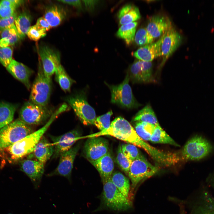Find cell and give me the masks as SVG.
Segmentation results:
<instances>
[{"label":"cell","instance_id":"cell-5","mask_svg":"<svg viewBox=\"0 0 214 214\" xmlns=\"http://www.w3.org/2000/svg\"><path fill=\"white\" fill-rule=\"evenodd\" d=\"M33 132L29 125L18 119L0 129V148H7Z\"/></svg>","mask_w":214,"mask_h":214},{"label":"cell","instance_id":"cell-8","mask_svg":"<svg viewBox=\"0 0 214 214\" xmlns=\"http://www.w3.org/2000/svg\"><path fill=\"white\" fill-rule=\"evenodd\" d=\"M213 148L208 140L201 136L196 135L190 139L184 146L182 157L186 160H199L208 155Z\"/></svg>","mask_w":214,"mask_h":214},{"label":"cell","instance_id":"cell-40","mask_svg":"<svg viewBox=\"0 0 214 214\" xmlns=\"http://www.w3.org/2000/svg\"><path fill=\"white\" fill-rule=\"evenodd\" d=\"M46 34V32L38 28L35 25L30 26L26 35L31 40L37 41L45 36Z\"/></svg>","mask_w":214,"mask_h":214},{"label":"cell","instance_id":"cell-29","mask_svg":"<svg viewBox=\"0 0 214 214\" xmlns=\"http://www.w3.org/2000/svg\"><path fill=\"white\" fill-rule=\"evenodd\" d=\"M111 179L121 193L129 199L130 188L129 179L120 172L116 171L112 173Z\"/></svg>","mask_w":214,"mask_h":214},{"label":"cell","instance_id":"cell-37","mask_svg":"<svg viewBox=\"0 0 214 214\" xmlns=\"http://www.w3.org/2000/svg\"><path fill=\"white\" fill-rule=\"evenodd\" d=\"M113 113L112 111L96 118L94 125L100 131L107 129L110 125V118Z\"/></svg>","mask_w":214,"mask_h":214},{"label":"cell","instance_id":"cell-10","mask_svg":"<svg viewBox=\"0 0 214 214\" xmlns=\"http://www.w3.org/2000/svg\"><path fill=\"white\" fill-rule=\"evenodd\" d=\"M158 170L157 167L152 165L144 157L133 161L128 174L131 181L132 189H134L141 181L155 174Z\"/></svg>","mask_w":214,"mask_h":214},{"label":"cell","instance_id":"cell-18","mask_svg":"<svg viewBox=\"0 0 214 214\" xmlns=\"http://www.w3.org/2000/svg\"><path fill=\"white\" fill-rule=\"evenodd\" d=\"M172 26L168 18L162 15H154L150 18L146 28L154 39L160 38Z\"/></svg>","mask_w":214,"mask_h":214},{"label":"cell","instance_id":"cell-46","mask_svg":"<svg viewBox=\"0 0 214 214\" xmlns=\"http://www.w3.org/2000/svg\"><path fill=\"white\" fill-rule=\"evenodd\" d=\"M207 181L214 189V172L209 175L207 179Z\"/></svg>","mask_w":214,"mask_h":214},{"label":"cell","instance_id":"cell-20","mask_svg":"<svg viewBox=\"0 0 214 214\" xmlns=\"http://www.w3.org/2000/svg\"><path fill=\"white\" fill-rule=\"evenodd\" d=\"M162 38V36L156 42L140 47L133 53V56L139 60L147 62H151L161 56Z\"/></svg>","mask_w":214,"mask_h":214},{"label":"cell","instance_id":"cell-47","mask_svg":"<svg viewBox=\"0 0 214 214\" xmlns=\"http://www.w3.org/2000/svg\"><path fill=\"white\" fill-rule=\"evenodd\" d=\"M10 1L15 5L16 7L21 5L24 1H23L19 0H10Z\"/></svg>","mask_w":214,"mask_h":214},{"label":"cell","instance_id":"cell-23","mask_svg":"<svg viewBox=\"0 0 214 214\" xmlns=\"http://www.w3.org/2000/svg\"><path fill=\"white\" fill-rule=\"evenodd\" d=\"M192 214H214V198L208 192H202Z\"/></svg>","mask_w":214,"mask_h":214},{"label":"cell","instance_id":"cell-31","mask_svg":"<svg viewBox=\"0 0 214 214\" xmlns=\"http://www.w3.org/2000/svg\"><path fill=\"white\" fill-rule=\"evenodd\" d=\"M137 24L135 22L122 25L117 33V36L123 39L127 44H130L134 40Z\"/></svg>","mask_w":214,"mask_h":214},{"label":"cell","instance_id":"cell-44","mask_svg":"<svg viewBox=\"0 0 214 214\" xmlns=\"http://www.w3.org/2000/svg\"><path fill=\"white\" fill-rule=\"evenodd\" d=\"M58 1L78 9H81V3L80 0H59Z\"/></svg>","mask_w":214,"mask_h":214},{"label":"cell","instance_id":"cell-2","mask_svg":"<svg viewBox=\"0 0 214 214\" xmlns=\"http://www.w3.org/2000/svg\"><path fill=\"white\" fill-rule=\"evenodd\" d=\"M110 136L138 147L141 139L136 133L135 129L130 123L123 118L117 117L111 123L108 129L94 134L84 138Z\"/></svg>","mask_w":214,"mask_h":214},{"label":"cell","instance_id":"cell-6","mask_svg":"<svg viewBox=\"0 0 214 214\" xmlns=\"http://www.w3.org/2000/svg\"><path fill=\"white\" fill-rule=\"evenodd\" d=\"M53 111L52 108L47 106L40 105L29 100L21 108L19 119L29 126L39 125L50 118L54 112Z\"/></svg>","mask_w":214,"mask_h":214},{"label":"cell","instance_id":"cell-21","mask_svg":"<svg viewBox=\"0 0 214 214\" xmlns=\"http://www.w3.org/2000/svg\"><path fill=\"white\" fill-rule=\"evenodd\" d=\"M54 148L52 143H50L43 136L36 146L33 152L29 155L28 158L32 159L33 157L36 160L44 165L53 155Z\"/></svg>","mask_w":214,"mask_h":214},{"label":"cell","instance_id":"cell-1","mask_svg":"<svg viewBox=\"0 0 214 214\" xmlns=\"http://www.w3.org/2000/svg\"><path fill=\"white\" fill-rule=\"evenodd\" d=\"M67 106L62 104L53 112L48 122L42 128L33 132L24 138L6 148L10 159L17 160L32 153L36 146L50 125L57 117L66 111Z\"/></svg>","mask_w":214,"mask_h":214},{"label":"cell","instance_id":"cell-49","mask_svg":"<svg viewBox=\"0 0 214 214\" xmlns=\"http://www.w3.org/2000/svg\"></svg>","mask_w":214,"mask_h":214},{"label":"cell","instance_id":"cell-43","mask_svg":"<svg viewBox=\"0 0 214 214\" xmlns=\"http://www.w3.org/2000/svg\"><path fill=\"white\" fill-rule=\"evenodd\" d=\"M35 25L38 28L45 32L49 30L51 28L43 17L39 18Z\"/></svg>","mask_w":214,"mask_h":214},{"label":"cell","instance_id":"cell-26","mask_svg":"<svg viewBox=\"0 0 214 214\" xmlns=\"http://www.w3.org/2000/svg\"><path fill=\"white\" fill-rule=\"evenodd\" d=\"M18 107L16 104L4 102H0V129L12 122Z\"/></svg>","mask_w":214,"mask_h":214},{"label":"cell","instance_id":"cell-36","mask_svg":"<svg viewBox=\"0 0 214 214\" xmlns=\"http://www.w3.org/2000/svg\"><path fill=\"white\" fill-rule=\"evenodd\" d=\"M17 7L10 0L0 1V18L8 17L14 14Z\"/></svg>","mask_w":214,"mask_h":214},{"label":"cell","instance_id":"cell-16","mask_svg":"<svg viewBox=\"0 0 214 214\" xmlns=\"http://www.w3.org/2000/svg\"><path fill=\"white\" fill-rule=\"evenodd\" d=\"M44 164L37 160L28 158L21 163V170L30 179L34 188L38 189L44 171Z\"/></svg>","mask_w":214,"mask_h":214},{"label":"cell","instance_id":"cell-48","mask_svg":"<svg viewBox=\"0 0 214 214\" xmlns=\"http://www.w3.org/2000/svg\"><path fill=\"white\" fill-rule=\"evenodd\" d=\"M180 214H187L183 206L180 207Z\"/></svg>","mask_w":214,"mask_h":214},{"label":"cell","instance_id":"cell-22","mask_svg":"<svg viewBox=\"0 0 214 214\" xmlns=\"http://www.w3.org/2000/svg\"><path fill=\"white\" fill-rule=\"evenodd\" d=\"M89 161L99 172L102 182L111 177L114 169V164L109 152L97 160Z\"/></svg>","mask_w":214,"mask_h":214},{"label":"cell","instance_id":"cell-39","mask_svg":"<svg viewBox=\"0 0 214 214\" xmlns=\"http://www.w3.org/2000/svg\"><path fill=\"white\" fill-rule=\"evenodd\" d=\"M13 51L11 47H0V62L6 67L12 60Z\"/></svg>","mask_w":214,"mask_h":214},{"label":"cell","instance_id":"cell-41","mask_svg":"<svg viewBox=\"0 0 214 214\" xmlns=\"http://www.w3.org/2000/svg\"><path fill=\"white\" fill-rule=\"evenodd\" d=\"M135 130L138 136L143 140L150 141L151 134L147 130L144 122H136L135 125Z\"/></svg>","mask_w":214,"mask_h":214},{"label":"cell","instance_id":"cell-15","mask_svg":"<svg viewBox=\"0 0 214 214\" xmlns=\"http://www.w3.org/2000/svg\"><path fill=\"white\" fill-rule=\"evenodd\" d=\"M54 148L53 157H59L63 153L71 148L77 140L81 139L79 132L73 130L58 136H50Z\"/></svg>","mask_w":214,"mask_h":214},{"label":"cell","instance_id":"cell-27","mask_svg":"<svg viewBox=\"0 0 214 214\" xmlns=\"http://www.w3.org/2000/svg\"><path fill=\"white\" fill-rule=\"evenodd\" d=\"M1 39L0 47H5L16 44L20 39L15 24L0 31Z\"/></svg>","mask_w":214,"mask_h":214},{"label":"cell","instance_id":"cell-19","mask_svg":"<svg viewBox=\"0 0 214 214\" xmlns=\"http://www.w3.org/2000/svg\"><path fill=\"white\" fill-rule=\"evenodd\" d=\"M6 68L14 78L23 83L28 89H30L31 87L30 78L33 73L32 69L14 59Z\"/></svg>","mask_w":214,"mask_h":214},{"label":"cell","instance_id":"cell-3","mask_svg":"<svg viewBox=\"0 0 214 214\" xmlns=\"http://www.w3.org/2000/svg\"><path fill=\"white\" fill-rule=\"evenodd\" d=\"M52 89L51 78H48L40 62L37 76L31 87L29 100L37 104L47 106Z\"/></svg>","mask_w":214,"mask_h":214},{"label":"cell","instance_id":"cell-17","mask_svg":"<svg viewBox=\"0 0 214 214\" xmlns=\"http://www.w3.org/2000/svg\"><path fill=\"white\" fill-rule=\"evenodd\" d=\"M161 48L163 62L176 50L180 44L182 37L172 27L162 36Z\"/></svg>","mask_w":214,"mask_h":214},{"label":"cell","instance_id":"cell-30","mask_svg":"<svg viewBox=\"0 0 214 214\" xmlns=\"http://www.w3.org/2000/svg\"><path fill=\"white\" fill-rule=\"evenodd\" d=\"M31 17L28 12L24 11L17 15L15 21V25L20 39L25 37L30 27Z\"/></svg>","mask_w":214,"mask_h":214},{"label":"cell","instance_id":"cell-14","mask_svg":"<svg viewBox=\"0 0 214 214\" xmlns=\"http://www.w3.org/2000/svg\"><path fill=\"white\" fill-rule=\"evenodd\" d=\"M38 52L44 73L48 78H51L57 67L61 64L60 54L46 45L40 46Z\"/></svg>","mask_w":214,"mask_h":214},{"label":"cell","instance_id":"cell-24","mask_svg":"<svg viewBox=\"0 0 214 214\" xmlns=\"http://www.w3.org/2000/svg\"><path fill=\"white\" fill-rule=\"evenodd\" d=\"M66 16V13L64 9L54 5L46 9L43 17L51 28L59 25Z\"/></svg>","mask_w":214,"mask_h":214},{"label":"cell","instance_id":"cell-32","mask_svg":"<svg viewBox=\"0 0 214 214\" xmlns=\"http://www.w3.org/2000/svg\"><path fill=\"white\" fill-rule=\"evenodd\" d=\"M150 141L154 143L168 144L180 147V145L169 135L160 125L155 127L150 136Z\"/></svg>","mask_w":214,"mask_h":214},{"label":"cell","instance_id":"cell-12","mask_svg":"<svg viewBox=\"0 0 214 214\" xmlns=\"http://www.w3.org/2000/svg\"><path fill=\"white\" fill-rule=\"evenodd\" d=\"M79 148L80 145L78 144L61 154L57 166L48 176L59 175L67 178L70 181L74 161Z\"/></svg>","mask_w":214,"mask_h":214},{"label":"cell","instance_id":"cell-42","mask_svg":"<svg viewBox=\"0 0 214 214\" xmlns=\"http://www.w3.org/2000/svg\"><path fill=\"white\" fill-rule=\"evenodd\" d=\"M17 15L15 12L8 17L0 18V31L8 28L14 24Z\"/></svg>","mask_w":214,"mask_h":214},{"label":"cell","instance_id":"cell-4","mask_svg":"<svg viewBox=\"0 0 214 214\" xmlns=\"http://www.w3.org/2000/svg\"><path fill=\"white\" fill-rule=\"evenodd\" d=\"M103 188L102 200L106 208L115 211H123L129 209L131 203L117 189L111 177L103 182Z\"/></svg>","mask_w":214,"mask_h":214},{"label":"cell","instance_id":"cell-38","mask_svg":"<svg viewBox=\"0 0 214 214\" xmlns=\"http://www.w3.org/2000/svg\"><path fill=\"white\" fill-rule=\"evenodd\" d=\"M116 160L121 169L126 174H128L132 162L128 160L124 155L122 152L120 145H119L118 147Z\"/></svg>","mask_w":214,"mask_h":214},{"label":"cell","instance_id":"cell-25","mask_svg":"<svg viewBox=\"0 0 214 214\" xmlns=\"http://www.w3.org/2000/svg\"><path fill=\"white\" fill-rule=\"evenodd\" d=\"M117 17L119 24L122 25L139 19L141 15L138 7L128 4L124 6L119 10Z\"/></svg>","mask_w":214,"mask_h":214},{"label":"cell","instance_id":"cell-35","mask_svg":"<svg viewBox=\"0 0 214 214\" xmlns=\"http://www.w3.org/2000/svg\"><path fill=\"white\" fill-rule=\"evenodd\" d=\"M121 146L123 154L131 162L137 158L144 157L135 145L125 144H122Z\"/></svg>","mask_w":214,"mask_h":214},{"label":"cell","instance_id":"cell-9","mask_svg":"<svg viewBox=\"0 0 214 214\" xmlns=\"http://www.w3.org/2000/svg\"><path fill=\"white\" fill-rule=\"evenodd\" d=\"M66 100L84 125H94L96 118L95 111L88 103L83 93L70 96Z\"/></svg>","mask_w":214,"mask_h":214},{"label":"cell","instance_id":"cell-7","mask_svg":"<svg viewBox=\"0 0 214 214\" xmlns=\"http://www.w3.org/2000/svg\"><path fill=\"white\" fill-rule=\"evenodd\" d=\"M130 80L128 73L123 82L117 85H110L106 83L111 93V102L128 109L136 108L141 106L136 100L129 84Z\"/></svg>","mask_w":214,"mask_h":214},{"label":"cell","instance_id":"cell-11","mask_svg":"<svg viewBox=\"0 0 214 214\" xmlns=\"http://www.w3.org/2000/svg\"><path fill=\"white\" fill-rule=\"evenodd\" d=\"M151 62L137 60L131 65L128 73L133 83H148L153 81Z\"/></svg>","mask_w":214,"mask_h":214},{"label":"cell","instance_id":"cell-45","mask_svg":"<svg viewBox=\"0 0 214 214\" xmlns=\"http://www.w3.org/2000/svg\"><path fill=\"white\" fill-rule=\"evenodd\" d=\"M86 7L88 9L92 10L95 7L98 1L97 0H84L83 1Z\"/></svg>","mask_w":214,"mask_h":214},{"label":"cell","instance_id":"cell-33","mask_svg":"<svg viewBox=\"0 0 214 214\" xmlns=\"http://www.w3.org/2000/svg\"><path fill=\"white\" fill-rule=\"evenodd\" d=\"M55 73L56 80L62 89L65 92L70 91L74 81L68 75L61 64L57 67Z\"/></svg>","mask_w":214,"mask_h":214},{"label":"cell","instance_id":"cell-34","mask_svg":"<svg viewBox=\"0 0 214 214\" xmlns=\"http://www.w3.org/2000/svg\"><path fill=\"white\" fill-rule=\"evenodd\" d=\"M154 39L146 28H140L137 31L135 34L134 40L136 45L143 46L153 43Z\"/></svg>","mask_w":214,"mask_h":214},{"label":"cell","instance_id":"cell-13","mask_svg":"<svg viewBox=\"0 0 214 214\" xmlns=\"http://www.w3.org/2000/svg\"><path fill=\"white\" fill-rule=\"evenodd\" d=\"M84 150L89 161L96 160L109 152L108 142L100 136L89 138L85 144Z\"/></svg>","mask_w":214,"mask_h":214},{"label":"cell","instance_id":"cell-28","mask_svg":"<svg viewBox=\"0 0 214 214\" xmlns=\"http://www.w3.org/2000/svg\"><path fill=\"white\" fill-rule=\"evenodd\" d=\"M133 121L147 123L155 126L160 125L153 110L149 105L139 111L133 117Z\"/></svg>","mask_w":214,"mask_h":214}]
</instances>
